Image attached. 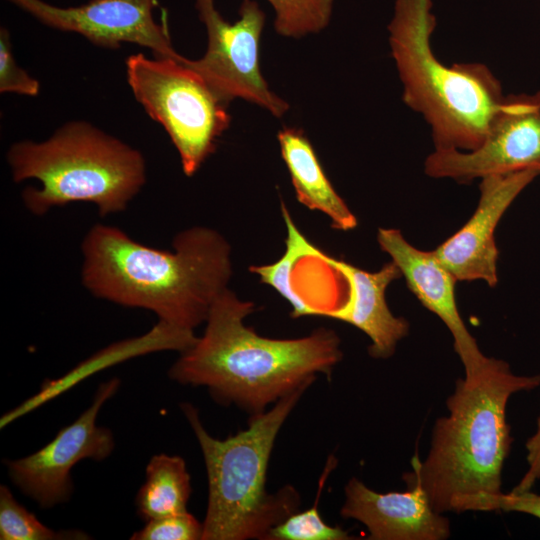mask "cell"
<instances>
[{
	"label": "cell",
	"mask_w": 540,
	"mask_h": 540,
	"mask_svg": "<svg viewBox=\"0 0 540 540\" xmlns=\"http://www.w3.org/2000/svg\"><path fill=\"white\" fill-rule=\"evenodd\" d=\"M340 510L344 518L362 523L370 540H446L450 521L436 512L418 485L402 492L379 493L351 478Z\"/></svg>",
	"instance_id": "5bb4252c"
},
{
	"label": "cell",
	"mask_w": 540,
	"mask_h": 540,
	"mask_svg": "<svg viewBox=\"0 0 540 540\" xmlns=\"http://www.w3.org/2000/svg\"><path fill=\"white\" fill-rule=\"evenodd\" d=\"M196 339L194 331L180 329L158 321L148 333L112 344L83 361L62 378L44 383L37 394L4 414L1 417L0 425L2 428L5 427L18 417L46 403L80 380L105 367L156 351L176 350L183 352L192 346Z\"/></svg>",
	"instance_id": "2e32d148"
},
{
	"label": "cell",
	"mask_w": 540,
	"mask_h": 540,
	"mask_svg": "<svg viewBox=\"0 0 540 540\" xmlns=\"http://www.w3.org/2000/svg\"><path fill=\"white\" fill-rule=\"evenodd\" d=\"M54 29L76 32L95 45L118 48L133 43L159 58L182 60L167 27L156 22L158 0H90L76 7H57L42 0H8Z\"/></svg>",
	"instance_id": "8fae6325"
},
{
	"label": "cell",
	"mask_w": 540,
	"mask_h": 540,
	"mask_svg": "<svg viewBox=\"0 0 540 540\" xmlns=\"http://www.w3.org/2000/svg\"><path fill=\"white\" fill-rule=\"evenodd\" d=\"M524 170L540 173V91L506 95L477 149H435L424 162L429 177L463 184Z\"/></svg>",
	"instance_id": "9c48e42d"
},
{
	"label": "cell",
	"mask_w": 540,
	"mask_h": 540,
	"mask_svg": "<svg viewBox=\"0 0 540 540\" xmlns=\"http://www.w3.org/2000/svg\"><path fill=\"white\" fill-rule=\"evenodd\" d=\"M40 84L16 63L10 35L6 28L0 30V92L36 96Z\"/></svg>",
	"instance_id": "603a6c76"
},
{
	"label": "cell",
	"mask_w": 540,
	"mask_h": 540,
	"mask_svg": "<svg viewBox=\"0 0 540 540\" xmlns=\"http://www.w3.org/2000/svg\"><path fill=\"white\" fill-rule=\"evenodd\" d=\"M117 378L101 383L92 404L77 420L61 429L55 438L35 453L9 461L12 482L40 507L68 501L72 492L71 469L83 459L103 460L114 449L112 432L96 424L103 404L118 390Z\"/></svg>",
	"instance_id": "30bf717a"
},
{
	"label": "cell",
	"mask_w": 540,
	"mask_h": 540,
	"mask_svg": "<svg viewBox=\"0 0 540 540\" xmlns=\"http://www.w3.org/2000/svg\"><path fill=\"white\" fill-rule=\"evenodd\" d=\"M377 241L399 268L410 291L451 333L454 350L464 367V375L474 373L483 365L487 356L481 352L459 313L455 293L456 278L434 251L416 248L398 229L379 228Z\"/></svg>",
	"instance_id": "4fadbf2b"
},
{
	"label": "cell",
	"mask_w": 540,
	"mask_h": 540,
	"mask_svg": "<svg viewBox=\"0 0 540 540\" xmlns=\"http://www.w3.org/2000/svg\"><path fill=\"white\" fill-rule=\"evenodd\" d=\"M431 8V0L395 2L388 38L402 99L429 125L435 149L472 151L483 143L506 95L485 64L447 66L435 56Z\"/></svg>",
	"instance_id": "277c9868"
},
{
	"label": "cell",
	"mask_w": 540,
	"mask_h": 540,
	"mask_svg": "<svg viewBox=\"0 0 540 540\" xmlns=\"http://www.w3.org/2000/svg\"><path fill=\"white\" fill-rule=\"evenodd\" d=\"M540 386V373L519 375L502 360L487 357L457 379L446 399L447 415L436 419L424 460L413 457L403 475L418 485L438 513H461L469 501L502 492V472L513 437L507 422L510 398Z\"/></svg>",
	"instance_id": "3957f363"
},
{
	"label": "cell",
	"mask_w": 540,
	"mask_h": 540,
	"mask_svg": "<svg viewBox=\"0 0 540 540\" xmlns=\"http://www.w3.org/2000/svg\"><path fill=\"white\" fill-rule=\"evenodd\" d=\"M274 10V29L287 38H302L324 30L334 0H267Z\"/></svg>",
	"instance_id": "ffe728a7"
},
{
	"label": "cell",
	"mask_w": 540,
	"mask_h": 540,
	"mask_svg": "<svg viewBox=\"0 0 540 540\" xmlns=\"http://www.w3.org/2000/svg\"><path fill=\"white\" fill-rule=\"evenodd\" d=\"M190 494V475L183 458L155 455L146 467V481L136 497L138 514L149 521L187 512Z\"/></svg>",
	"instance_id": "ac0fdd59"
},
{
	"label": "cell",
	"mask_w": 540,
	"mask_h": 540,
	"mask_svg": "<svg viewBox=\"0 0 540 540\" xmlns=\"http://www.w3.org/2000/svg\"><path fill=\"white\" fill-rule=\"evenodd\" d=\"M203 535L200 523L188 511L146 521L145 526L135 532L132 540H199Z\"/></svg>",
	"instance_id": "7402d4cb"
},
{
	"label": "cell",
	"mask_w": 540,
	"mask_h": 540,
	"mask_svg": "<svg viewBox=\"0 0 540 540\" xmlns=\"http://www.w3.org/2000/svg\"><path fill=\"white\" fill-rule=\"evenodd\" d=\"M539 175L538 171L524 170L480 179L474 213L433 250L457 281L480 280L490 287L497 285L496 227L517 196Z\"/></svg>",
	"instance_id": "7c38bea8"
},
{
	"label": "cell",
	"mask_w": 540,
	"mask_h": 540,
	"mask_svg": "<svg viewBox=\"0 0 540 540\" xmlns=\"http://www.w3.org/2000/svg\"><path fill=\"white\" fill-rule=\"evenodd\" d=\"M326 261L344 278L347 295L339 307L325 316L346 322L365 333L371 341L368 353L372 358H390L410 329L405 318L390 311L385 298L387 287L402 277L399 268L390 261L371 272L329 255H326Z\"/></svg>",
	"instance_id": "9a60e30c"
},
{
	"label": "cell",
	"mask_w": 540,
	"mask_h": 540,
	"mask_svg": "<svg viewBox=\"0 0 540 540\" xmlns=\"http://www.w3.org/2000/svg\"><path fill=\"white\" fill-rule=\"evenodd\" d=\"M188 59L130 55L127 81L147 114L160 123L178 151L183 172L194 175L229 128L228 103L188 64Z\"/></svg>",
	"instance_id": "52a82bcc"
},
{
	"label": "cell",
	"mask_w": 540,
	"mask_h": 540,
	"mask_svg": "<svg viewBox=\"0 0 540 540\" xmlns=\"http://www.w3.org/2000/svg\"><path fill=\"white\" fill-rule=\"evenodd\" d=\"M517 512L530 515L540 520V494L531 490L523 492L503 491L490 496L478 498L466 503L462 512Z\"/></svg>",
	"instance_id": "cb8c5ba5"
},
{
	"label": "cell",
	"mask_w": 540,
	"mask_h": 540,
	"mask_svg": "<svg viewBox=\"0 0 540 540\" xmlns=\"http://www.w3.org/2000/svg\"><path fill=\"white\" fill-rule=\"evenodd\" d=\"M277 139L297 200L308 209L327 215L336 230L356 228V216L331 184L305 133L286 126L279 130Z\"/></svg>",
	"instance_id": "e0dca14e"
},
{
	"label": "cell",
	"mask_w": 540,
	"mask_h": 540,
	"mask_svg": "<svg viewBox=\"0 0 540 540\" xmlns=\"http://www.w3.org/2000/svg\"><path fill=\"white\" fill-rule=\"evenodd\" d=\"M308 387L290 392L270 410L251 416L247 429L223 440L206 431L194 406L181 404L208 477L202 540L267 539L274 526L297 510V491L286 486L268 493L266 475L278 432Z\"/></svg>",
	"instance_id": "5b68a950"
},
{
	"label": "cell",
	"mask_w": 540,
	"mask_h": 540,
	"mask_svg": "<svg viewBox=\"0 0 540 540\" xmlns=\"http://www.w3.org/2000/svg\"><path fill=\"white\" fill-rule=\"evenodd\" d=\"M207 33V48L200 59L188 64L228 104L242 99L274 117L288 110L286 100L274 93L260 67V41L266 15L256 0H242L239 18L233 23L222 17L214 0H194Z\"/></svg>",
	"instance_id": "ba28073f"
},
{
	"label": "cell",
	"mask_w": 540,
	"mask_h": 540,
	"mask_svg": "<svg viewBox=\"0 0 540 540\" xmlns=\"http://www.w3.org/2000/svg\"><path fill=\"white\" fill-rule=\"evenodd\" d=\"M7 161L13 180L36 179L22 192L34 215L74 202L94 204L101 216L122 212L146 181L141 152L86 122H70L43 142L14 143Z\"/></svg>",
	"instance_id": "8992f818"
},
{
	"label": "cell",
	"mask_w": 540,
	"mask_h": 540,
	"mask_svg": "<svg viewBox=\"0 0 540 540\" xmlns=\"http://www.w3.org/2000/svg\"><path fill=\"white\" fill-rule=\"evenodd\" d=\"M172 246L153 248L117 227L95 224L81 244L82 284L97 298L149 310L159 322L193 331L228 289L231 246L205 226L180 231Z\"/></svg>",
	"instance_id": "6da1fadb"
},
{
	"label": "cell",
	"mask_w": 540,
	"mask_h": 540,
	"mask_svg": "<svg viewBox=\"0 0 540 540\" xmlns=\"http://www.w3.org/2000/svg\"><path fill=\"white\" fill-rule=\"evenodd\" d=\"M252 301L229 288L213 303L201 337L169 370L182 384L205 386L219 403L235 404L251 416L290 392L310 386L318 374L331 376L342 359L340 338L324 327L293 339L259 335L244 324Z\"/></svg>",
	"instance_id": "7a4b0ae2"
},
{
	"label": "cell",
	"mask_w": 540,
	"mask_h": 540,
	"mask_svg": "<svg viewBox=\"0 0 540 540\" xmlns=\"http://www.w3.org/2000/svg\"><path fill=\"white\" fill-rule=\"evenodd\" d=\"M78 530L55 531L42 524L37 517L19 504L7 486L0 487L1 540H62L88 539Z\"/></svg>",
	"instance_id": "44dd1931"
},
{
	"label": "cell",
	"mask_w": 540,
	"mask_h": 540,
	"mask_svg": "<svg viewBox=\"0 0 540 540\" xmlns=\"http://www.w3.org/2000/svg\"><path fill=\"white\" fill-rule=\"evenodd\" d=\"M337 465L335 456L331 455L326 461L324 470L318 482L315 502L312 507L289 515L274 526L268 533L267 540H350L354 539L346 530L339 526H330L319 514V499L326 480Z\"/></svg>",
	"instance_id": "d6986e66"
},
{
	"label": "cell",
	"mask_w": 540,
	"mask_h": 540,
	"mask_svg": "<svg viewBox=\"0 0 540 540\" xmlns=\"http://www.w3.org/2000/svg\"><path fill=\"white\" fill-rule=\"evenodd\" d=\"M527 469L512 489L515 492L531 490L540 480V412L536 420V427L532 435L526 440Z\"/></svg>",
	"instance_id": "d4e9b609"
}]
</instances>
